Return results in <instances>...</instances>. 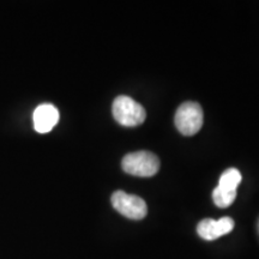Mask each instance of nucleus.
Returning a JSON list of instances; mask_svg holds the SVG:
<instances>
[{"label": "nucleus", "instance_id": "obj_1", "mask_svg": "<svg viewBox=\"0 0 259 259\" xmlns=\"http://www.w3.org/2000/svg\"><path fill=\"white\" fill-rule=\"evenodd\" d=\"M112 112L115 120L126 127H135L143 124L147 118V112L143 106L128 96L116 97L113 102Z\"/></svg>", "mask_w": 259, "mask_h": 259}, {"label": "nucleus", "instance_id": "obj_2", "mask_svg": "<svg viewBox=\"0 0 259 259\" xmlns=\"http://www.w3.org/2000/svg\"><path fill=\"white\" fill-rule=\"evenodd\" d=\"M121 167L127 174L135 177H153L160 169V160L149 151H137L126 155L121 161Z\"/></svg>", "mask_w": 259, "mask_h": 259}, {"label": "nucleus", "instance_id": "obj_3", "mask_svg": "<svg viewBox=\"0 0 259 259\" xmlns=\"http://www.w3.org/2000/svg\"><path fill=\"white\" fill-rule=\"evenodd\" d=\"M204 121L203 109L199 103L187 101L180 105L174 116L177 128L184 136H193L202 128Z\"/></svg>", "mask_w": 259, "mask_h": 259}, {"label": "nucleus", "instance_id": "obj_4", "mask_svg": "<svg viewBox=\"0 0 259 259\" xmlns=\"http://www.w3.org/2000/svg\"><path fill=\"white\" fill-rule=\"evenodd\" d=\"M112 205L116 211L131 220H142L147 216L148 206L141 197L116 191L112 194Z\"/></svg>", "mask_w": 259, "mask_h": 259}, {"label": "nucleus", "instance_id": "obj_5", "mask_svg": "<svg viewBox=\"0 0 259 259\" xmlns=\"http://www.w3.org/2000/svg\"><path fill=\"white\" fill-rule=\"evenodd\" d=\"M234 228V221L231 218H222L219 221L205 219L197 226V233L204 240H215L220 236L228 234Z\"/></svg>", "mask_w": 259, "mask_h": 259}, {"label": "nucleus", "instance_id": "obj_6", "mask_svg": "<svg viewBox=\"0 0 259 259\" xmlns=\"http://www.w3.org/2000/svg\"><path fill=\"white\" fill-rule=\"evenodd\" d=\"M32 119H34V127L38 134H47L59 121V112L51 103H44L35 109Z\"/></svg>", "mask_w": 259, "mask_h": 259}, {"label": "nucleus", "instance_id": "obj_7", "mask_svg": "<svg viewBox=\"0 0 259 259\" xmlns=\"http://www.w3.org/2000/svg\"><path fill=\"white\" fill-rule=\"evenodd\" d=\"M241 183L240 171L235 168H229L222 174L219 181V187L228 191H236L239 184Z\"/></svg>", "mask_w": 259, "mask_h": 259}, {"label": "nucleus", "instance_id": "obj_8", "mask_svg": "<svg viewBox=\"0 0 259 259\" xmlns=\"http://www.w3.org/2000/svg\"><path fill=\"white\" fill-rule=\"evenodd\" d=\"M235 198L236 191H228L218 186L212 192V200L219 208H228L234 203Z\"/></svg>", "mask_w": 259, "mask_h": 259}]
</instances>
